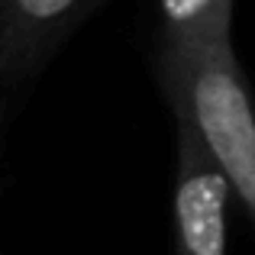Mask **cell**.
Here are the masks:
<instances>
[{"label": "cell", "mask_w": 255, "mask_h": 255, "mask_svg": "<svg viewBox=\"0 0 255 255\" xmlns=\"http://www.w3.org/2000/svg\"><path fill=\"white\" fill-rule=\"evenodd\" d=\"M162 81L174 117L191 123L233 181L236 204L255 226V100L236 62L233 39L165 45Z\"/></svg>", "instance_id": "1"}, {"label": "cell", "mask_w": 255, "mask_h": 255, "mask_svg": "<svg viewBox=\"0 0 255 255\" xmlns=\"http://www.w3.org/2000/svg\"><path fill=\"white\" fill-rule=\"evenodd\" d=\"M178 120V117H174ZM233 181L210 155L191 123L178 120V174H174V230L187 255H223L230 246Z\"/></svg>", "instance_id": "2"}, {"label": "cell", "mask_w": 255, "mask_h": 255, "mask_svg": "<svg viewBox=\"0 0 255 255\" xmlns=\"http://www.w3.org/2000/svg\"><path fill=\"white\" fill-rule=\"evenodd\" d=\"M100 0H3L0 75L23 78L52 55Z\"/></svg>", "instance_id": "3"}, {"label": "cell", "mask_w": 255, "mask_h": 255, "mask_svg": "<svg viewBox=\"0 0 255 255\" xmlns=\"http://www.w3.org/2000/svg\"><path fill=\"white\" fill-rule=\"evenodd\" d=\"M165 45H191L230 36L233 0H158Z\"/></svg>", "instance_id": "4"}, {"label": "cell", "mask_w": 255, "mask_h": 255, "mask_svg": "<svg viewBox=\"0 0 255 255\" xmlns=\"http://www.w3.org/2000/svg\"><path fill=\"white\" fill-rule=\"evenodd\" d=\"M0 19H3V0H0Z\"/></svg>", "instance_id": "5"}]
</instances>
